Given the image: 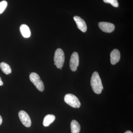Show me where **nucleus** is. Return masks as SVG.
<instances>
[{"label": "nucleus", "mask_w": 133, "mask_h": 133, "mask_svg": "<svg viewBox=\"0 0 133 133\" xmlns=\"http://www.w3.org/2000/svg\"><path fill=\"white\" fill-rule=\"evenodd\" d=\"M91 85L93 91L97 94H100L103 90L101 79L97 71L93 73L91 79Z\"/></svg>", "instance_id": "1"}, {"label": "nucleus", "mask_w": 133, "mask_h": 133, "mask_svg": "<svg viewBox=\"0 0 133 133\" xmlns=\"http://www.w3.org/2000/svg\"><path fill=\"white\" fill-rule=\"evenodd\" d=\"M79 59L78 53L74 52L72 54L70 62V66L72 71H76L79 65Z\"/></svg>", "instance_id": "6"}, {"label": "nucleus", "mask_w": 133, "mask_h": 133, "mask_svg": "<svg viewBox=\"0 0 133 133\" xmlns=\"http://www.w3.org/2000/svg\"><path fill=\"white\" fill-rule=\"evenodd\" d=\"M18 115L20 120L22 124L26 127H30L31 125V120L28 113L22 110L19 111Z\"/></svg>", "instance_id": "5"}, {"label": "nucleus", "mask_w": 133, "mask_h": 133, "mask_svg": "<svg viewBox=\"0 0 133 133\" xmlns=\"http://www.w3.org/2000/svg\"><path fill=\"white\" fill-rule=\"evenodd\" d=\"M125 133H133L132 132H131V131H126L125 132Z\"/></svg>", "instance_id": "18"}, {"label": "nucleus", "mask_w": 133, "mask_h": 133, "mask_svg": "<svg viewBox=\"0 0 133 133\" xmlns=\"http://www.w3.org/2000/svg\"><path fill=\"white\" fill-rule=\"evenodd\" d=\"M2 116H1V115H0V125H1L2 124Z\"/></svg>", "instance_id": "17"}, {"label": "nucleus", "mask_w": 133, "mask_h": 133, "mask_svg": "<svg viewBox=\"0 0 133 133\" xmlns=\"http://www.w3.org/2000/svg\"><path fill=\"white\" fill-rule=\"evenodd\" d=\"M8 5V2L3 1L0 2V14H2L6 9Z\"/></svg>", "instance_id": "14"}, {"label": "nucleus", "mask_w": 133, "mask_h": 133, "mask_svg": "<svg viewBox=\"0 0 133 133\" xmlns=\"http://www.w3.org/2000/svg\"><path fill=\"white\" fill-rule=\"evenodd\" d=\"M29 78L30 81L34 84L38 90L41 92L44 91V85L38 74L35 72H32L30 75Z\"/></svg>", "instance_id": "4"}, {"label": "nucleus", "mask_w": 133, "mask_h": 133, "mask_svg": "<svg viewBox=\"0 0 133 133\" xmlns=\"http://www.w3.org/2000/svg\"><path fill=\"white\" fill-rule=\"evenodd\" d=\"M20 31L25 38H29L31 35V31L28 26L26 24H22L20 27Z\"/></svg>", "instance_id": "10"}, {"label": "nucleus", "mask_w": 133, "mask_h": 133, "mask_svg": "<svg viewBox=\"0 0 133 133\" xmlns=\"http://www.w3.org/2000/svg\"><path fill=\"white\" fill-rule=\"evenodd\" d=\"M56 117L52 114H48L44 117L43 121V125L45 127H48L55 121Z\"/></svg>", "instance_id": "11"}, {"label": "nucleus", "mask_w": 133, "mask_h": 133, "mask_svg": "<svg viewBox=\"0 0 133 133\" xmlns=\"http://www.w3.org/2000/svg\"><path fill=\"white\" fill-rule=\"evenodd\" d=\"M3 84V82L2 81V79L0 77V86L2 85Z\"/></svg>", "instance_id": "16"}, {"label": "nucleus", "mask_w": 133, "mask_h": 133, "mask_svg": "<svg viewBox=\"0 0 133 133\" xmlns=\"http://www.w3.org/2000/svg\"><path fill=\"white\" fill-rule=\"evenodd\" d=\"M120 52L118 50L115 49L110 54V61L112 65H115L119 61L121 57Z\"/></svg>", "instance_id": "9"}, {"label": "nucleus", "mask_w": 133, "mask_h": 133, "mask_svg": "<svg viewBox=\"0 0 133 133\" xmlns=\"http://www.w3.org/2000/svg\"><path fill=\"white\" fill-rule=\"evenodd\" d=\"M0 68L5 74L8 75L12 72V70L9 65L5 62H1L0 63Z\"/></svg>", "instance_id": "13"}, {"label": "nucleus", "mask_w": 133, "mask_h": 133, "mask_svg": "<svg viewBox=\"0 0 133 133\" xmlns=\"http://www.w3.org/2000/svg\"><path fill=\"white\" fill-rule=\"evenodd\" d=\"M98 26L102 31L105 33H111L114 31L115 28L114 24L107 22H100Z\"/></svg>", "instance_id": "7"}, {"label": "nucleus", "mask_w": 133, "mask_h": 133, "mask_svg": "<svg viewBox=\"0 0 133 133\" xmlns=\"http://www.w3.org/2000/svg\"><path fill=\"white\" fill-rule=\"evenodd\" d=\"M70 127L71 133H79L81 127L77 121L75 120H72L71 123Z\"/></svg>", "instance_id": "12"}, {"label": "nucleus", "mask_w": 133, "mask_h": 133, "mask_svg": "<svg viewBox=\"0 0 133 133\" xmlns=\"http://www.w3.org/2000/svg\"><path fill=\"white\" fill-rule=\"evenodd\" d=\"M103 1L106 3H110L115 7L117 8L118 7L119 4L117 0H103Z\"/></svg>", "instance_id": "15"}, {"label": "nucleus", "mask_w": 133, "mask_h": 133, "mask_svg": "<svg viewBox=\"0 0 133 133\" xmlns=\"http://www.w3.org/2000/svg\"><path fill=\"white\" fill-rule=\"evenodd\" d=\"M64 100L65 103L72 107L79 108L81 106V103L78 98L73 94H66L64 97Z\"/></svg>", "instance_id": "3"}, {"label": "nucleus", "mask_w": 133, "mask_h": 133, "mask_svg": "<svg viewBox=\"0 0 133 133\" xmlns=\"http://www.w3.org/2000/svg\"><path fill=\"white\" fill-rule=\"evenodd\" d=\"M55 65L58 69H62L65 60V55L63 51L58 48L56 50L54 57Z\"/></svg>", "instance_id": "2"}, {"label": "nucleus", "mask_w": 133, "mask_h": 133, "mask_svg": "<svg viewBox=\"0 0 133 133\" xmlns=\"http://www.w3.org/2000/svg\"><path fill=\"white\" fill-rule=\"evenodd\" d=\"M74 19L79 29L82 32H86L87 30V26L85 21L80 17L78 16H74Z\"/></svg>", "instance_id": "8"}]
</instances>
